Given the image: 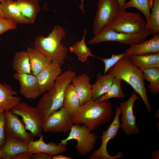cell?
I'll return each mask as SVG.
<instances>
[{
	"label": "cell",
	"instance_id": "obj_1",
	"mask_svg": "<svg viewBox=\"0 0 159 159\" xmlns=\"http://www.w3.org/2000/svg\"><path fill=\"white\" fill-rule=\"evenodd\" d=\"M112 114L110 102L107 100L98 102L92 99L81 105L74 114L72 122L82 124L91 132L110 121Z\"/></svg>",
	"mask_w": 159,
	"mask_h": 159
},
{
	"label": "cell",
	"instance_id": "obj_2",
	"mask_svg": "<svg viewBox=\"0 0 159 159\" xmlns=\"http://www.w3.org/2000/svg\"><path fill=\"white\" fill-rule=\"evenodd\" d=\"M76 76V73L71 70L61 73L52 87L40 98L36 107L43 120L62 107L66 90Z\"/></svg>",
	"mask_w": 159,
	"mask_h": 159
},
{
	"label": "cell",
	"instance_id": "obj_3",
	"mask_svg": "<svg viewBox=\"0 0 159 159\" xmlns=\"http://www.w3.org/2000/svg\"><path fill=\"white\" fill-rule=\"evenodd\" d=\"M108 72L129 84L141 98L148 112H150L151 107L147 97L148 91L145 86L143 72L131 62L127 56L121 58Z\"/></svg>",
	"mask_w": 159,
	"mask_h": 159
},
{
	"label": "cell",
	"instance_id": "obj_4",
	"mask_svg": "<svg viewBox=\"0 0 159 159\" xmlns=\"http://www.w3.org/2000/svg\"><path fill=\"white\" fill-rule=\"evenodd\" d=\"M64 29L59 25H55L46 37L39 35L35 38L34 48L52 62L62 64L68 54V49L61 43L65 37Z\"/></svg>",
	"mask_w": 159,
	"mask_h": 159
},
{
	"label": "cell",
	"instance_id": "obj_5",
	"mask_svg": "<svg viewBox=\"0 0 159 159\" xmlns=\"http://www.w3.org/2000/svg\"><path fill=\"white\" fill-rule=\"evenodd\" d=\"M150 34L145 30L137 33L117 32L113 30L110 26H107L91 39L88 43L95 45L105 42H113L131 46L144 41Z\"/></svg>",
	"mask_w": 159,
	"mask_h": 159
},
{
	"label": "cell",
	"instance_id": "obj_6",
	"mask_svg": "<svg viewBox=\"0 0 159 159\" xmlns=\"http://www.w3.org/2000/svg\"><path fill=\"white\" fill-rule=\"evenodd\" d=\"M67 137L61 140L63 144H67L69 141L75 140L77 141L75 148L78 154L85 156L94 149L97 141L98 136L95 133L91 132L85 125H72Z\"/></svg>",
	"mask_w": 159,
	"mask_h": 159
},
{
	"label": "cell",
	"instance_id": "obj_7",
	"mask_svg": "<svg viewBox=\"0 0 159 159\" xmlns=\"http://www.w3.org/2000/svg\"><path fill=\"white\" fill-rule=\"evenodd\" d=\"M146 24L140 14L120 10L109 26L117 32L133 34L144 31Z\"/></svg>",
	"mask_w": 159,
	"mask_h": 159
},
{
	"label": "cell",
	"instance_id": "obj_8",
	"mask_svg": "<svg viewBox=\"0 0 159 159\" xmlns=\"http://www.w3.org/2000/svg\"><path fill=\"white\" fill-rule=\"evenodd\" d=\"M97 7L92 24L94 36L110 25L120 8L117 0H98Z\"/></svg>",
	"mask_w": 159,
	"mask_h": 159
},
{
	"label": "cell",
	"instance_id": "obj_9",
	"mask_svg": "<svg viewBox=\"0 0 159 159\" xmlns=\"http://www.w3.org/2000/svg\"><path fill=\"white\" fill-rule=\"evenodd\" d=\"M10 110L21 117L26 130L34 137H38L42 134L43 120L36 107L20 102Z\"/></svg>",
	"mask_w": 159,
	"mask_h": 159
},
{
	"label": "cell",
	"instance_id": "obj_10",
	"mask_svg": "<svg viewBox=\"0 0 159 159\" xmlns=\"http://www.w3.org/2000/svg\"><path fill=\"white\" fill-rule=\"evenodd\" d=\"M121 115L120 108L119 106L117 107L113 120L107 130L102 132L100 146L97 150L93 152L90 157V159H117L122 158L123 155L121 152L120 151L117 155L113 156L109 154L107 150L108 142L117 135L119 129L121 128Z\"/></svg>",
	"mask_w": 159,
	"mask_h": 159
},
{
	"label": "cell",
	"instance_id": "obj_11",
	"mask_svg": "<svg viewBox=\"0 0 159 159\" xmlns=\"http://www.w3.org/2000/svg\"><path fill=\"white\" fill-rule=\"evenodd\" d=\"M72 115L64 107L54 111L43 120L45 132H67L73 125Z\"/></svg>",
	"mask_w": 159,
	"mask_h": 159
},
{
	"label": "cell",
	"instance_id": "obj_12",
	"mask_svg": "<svg viewBox=\"0 0 159 159\" xmlns=\"http://www.w3.org/2000/svg\"><path fill=\"white\" fill-rule=\"evenodd\" d=\"M4 130L6 138H11L29 143L34 136L26 131L18 116L11 110L5 112Z\"/></svg>",
	"mask_w": 159,
	"mask_h": 159
},
{
	"label": "cell",
	"instance_id": "obj_13",
	"mask_svg": "<svg viewBox=\"0 0 159 159\" xmlns=\"http://www.w3.org/2000/svg\"><path fill=\"white\" fill-rule=\"evenodd\" d=\"M140 98L134 91L127 100L120 104L119 107L122 115L121 128L127 135L139 133V130L136 123V117L134 114L133 108L135 102Z\"/></svg>",
	"mask_w": 159,
	"mask_h": 159
},
{
	"label": "cell",
	"instance_id": "obj_14",
	"mask_svg": "<svg viewBox=\"0 0 159 159\" xmlns=\"http://www.w3.org/2000/svg\"><path fill=\"white\" fill-rule=\"evenodd\" d=\"M62 65L57 62H52L36 75L40 95L45 93L54 85L61 74Z\"/></svg>",
	"mask_w": 159,
	"mask_h": 159
},
{
	"label": "cell",
	"instance_id": "obj_15",
	"mask_svg": "<svg viewBox=\"0 0 159 159\" xmlns=\"http://www.w3.org/2000/svg\"><path fill=\"white\" fill-rule=\"evenodd\" d=\"M14 78L20 85L19 92L24 97L35 99L40 95L38 83L36 76L31 74L15 72Z\"/></svg>",
	"mask_w": 159,
	"mask_h": 159
},
{
	"label": "cell",
	"instance_id": "obj_16",
	"mask_svg": "<svg viewBox=\"0 0 159 159\" xmlns=\"http://www.w3.org/2000/svg\"><path fill=\"white\" fill-rule=\"evenodd\" d=\"M44 137L42 134L39 136L38 140L30 142L29 143L28 151L32 154L43 152L53 156L63 153L67 150V144L52 142L47 143L44 142Z\"/></svg>",
	"mask_w": 159,
	"mask_h": 159
},
{
	"label": "cell",
	"instance_id": "obj_17",
	"mask_svg": "<svg viewBox=\"0 0 159 159\" xmlns=\"http://www.w3.org/2000/svg\"><path fill=\"white\" fill-rule=\"evenodd\" d=\"M80 101L81 106L92 99V87L89 76L85 73L76 76L72 83Z\"/></svg>",
	"mask_w": 159,
	"mask_h": 159
},
{
	"label": "cell",
	"instance_id": "obj_18",
	"mask_svg": "<svg viewBox=\"0 0 159 159\" xmlns=\"http://www.w3.org/2000/svg\"><path fill=\"white\" fill-rule=\"evenodd\" d=\"M159 52V34L140 43L130 46L125 51L127 56L141 55Z\"/></svg>",
	"mask_w": 159,
	"mask_h": 159
},
{
	"label": "cell",
	"instance_id": "obj_19",
	"mask_svg": "<svg viewBox=\"0 0 159 159\" xmlns=\"http://www.w3.org/2000/svg\"><path fill=\"white\" fill-rule=\"evenodd\" d=\"M29 143L15 139L6 138L0 148L1 158L14 159L18 154L28 150Z\"/></svg>",
	"mask_w": 159,
	"mask_h": 159
},
{
	"label": "cell",
	"instance_id": "obj_20",
	"mask_svg": "<svg viewBox=\"0 0 159 159\" xmlns=\"http://www.w3.org/2000/svg\"><path fill=\"white\" fill-rule=\"evenodd\" d=\"M17 94L11 86L0 82V110L9 111L19 104L21 99Z\"/></svg>",
	"mask_w": 159,
	"mask_h": 159
},
{
	"label": "cell",
	"instance_id": "obj_21",
	"mask_svg": "<svg viewBox=\"0 0 159 159\" xmlns=\"http://www.w3.org/2000/svg\"><path fill=\"white\" fill-rule=\"evenodd\" d=\"M0 7L4 14L6 19L16 24H30L28 20L21 12L16 1L12 0L0 2Z\"/></svg>",
	"mask_w": 159,
	"mask_h": 159
},
{
	"label": "cell",
	"instance_id": "obj_22",
	"mask_svg": "<svg viewBox=\"0 0 159 159\" xmlns=\"http://www.w3.org/2000/svg\"><path fill=\"white\" fill-rule=\"evenodd\" d=\"M26 51L29 58L32 73L35 76L52 62L34 47H29Z\"/></svg>",
	"mask_w": 159,
	"mask_h": 159
},
{
	"label": "cell",
	"instance_id": "obj_23",
	"mask_svg": "<svg viewBox=\"0 0 159 159\" xmlns=\"http://www.w3.org/2000/svg\"><path fill=\"white\" fill-rule=\"evenodd\" d=\"M38 0H17L16 4L23 15L30 24H33L40 11Z\"/></svg>",
	"mask_w": 159,
	"mask_h": 159
},
{
	"label": "cell",
	"instance_id": "obj_24",
	"mask_svg": "<svg viewBox=\"0 0 159 159\" xmlns=\"http://www.w3.org/2000/svg\"><path fill=\"white\" fill-rule=\"evenodd\" d=\"M127 56L131 62L141 70L159 67V52Z\"/></svg>",
	"mask_w": 159,
	"mask_h": 159
},
{
	"label": "cell",
	"instance_id": "obj_25",
	"mask_svg": "<svg viewBox=\"0 0 159 159\" xmlns=\"http://www.w3.org/2000/svg\"><path fill=\"white\" fill-rule=\"evenodd\" d=\"M115 76L111 73L99 75L92 85V99L96 100L108 90Z\"/></svg>",
	"mask_w": 159,
	"mask_h": 159
},
{
	"label": "cell",
	"instance_id": "obj_26",
	"mask_svg": "<svg viewBox=\"0 0 159 159\" xmlns=\"http://www.w3.org/2000/svg\"><path fill=\"white\" fill-rule=\"evenodd\" d=\"M12 64L13 69L16 73H32L29 58L26 50L16 52L14 56Z\"/></svg>",
	"mask_w": 159,
	"mask_h": 159
},
{
	"label": "cell",
	"instance_id": "obj_27",
	"mask_svg": "<svg viewBox=\"0 0 159 159\" xmlns=\"http://www.w3.org/2000/svg\"><path fill=\"white\" fill-rule=\"evenodd\" d=\"M87 33V29H85L82 39L75 43L69 47L70 51L75 54L77 56L79 61L85 62L87 60L89 57L97 58L94 55L90 48L87 46L85 39Z\"/></svg>",
	"mask_w": 159,
	"mask_h": 159
},
{
	"label": "cell",
	"instance_id": "obj_28",
	"mask_svg": "<svg viewBox=\"0 0 159 159\" xmlns=\"http://www.w3.org/2000/svg\"><path fill=\"white\" fill-rule=\"evenodd\" d=\"M80 106L79 98L71 84L65 91L62 107L72 115Z\"/></svg>",
	"mask_w": 159,
	"mask_h": 159
},
{
	"label": "cell",
	"instance_id": "obj_29",
	"mask_svg": "<svg viewBox=\"0 0 159 159\" xmlns=\"http://www.w3.org/2000/svg\"><path fill=\"white\" fill-rule=\"evenodd\" d=\"M150 17L145 30L153 36L159 34V0H153Z\"/></svg>",
	"mask_w": 159,
	"mask_h": 159
},
{
	"label": "cell",
	"instance_id": "obj_30",
	"mask_svg": "<svg viewBox=\"0 0 159 159\" xmlns=\"http://www.w3.org/2000/svg\"><path fill=\"white\" fill-rule=\"evenodd\" d=\"M153 4V0H130L120 7V10H126L130 7L136 8L143 14L147 21L149 18Z\"/></svg>",
	"mask_w": 159,
	"mask_h": 159
},
{
	"label": "cell",
	"instance_id": "obj_31",
	"mask_svg": "<svg viewBox=\"0 0 159 159\" xmlns=\"http://www.w3.org/2000/svg\"><path fill=\"white\" fill-rule=\"evenodd\" d=\"M121 80L115 77L107 91L95 101L101 102L112 98H124L125 95L121 87Z\"/></svg>",
	"mask_w": 159,
	"mask_h": 159
},
{
	"label": "cell",
	"instance_id": "obj_32",
	"mask_svg": "<svg viewBox=\"0 0 159 159\" xmlns=\"http://www.w3.org/2000/svg\"><path fill=\"white\" fill-rule=\"evenodd\" d=\"M144 80L149 82L148 88L153 94L159 92V67H153L141 70Z\"/></svg>",
	"mask_w": 159,
	"mask_h": 159
},
{
	"label": "cell",
	"instance_id": "obj_33",
	"mask_svg": "<svg viewBox=\"0 0 159 159\" xmlns=\"http://www.w3.org/2000/svg\"><path fill=\"white\" fill-rule=\"evenodd\" d=\"M125 53L118 54H113L109 58H102L97 57L104 63L105 68L104 74L108 72L109 69L116 64L121 58L125 56Z\"/></svg>",
	"mask_w": 159,
	"mask_h": 159
},
{
	"label": "cell",
	"instance_id": "obj_34",
	"mask_svg": "<svg viewBox=\"0 0 159 159\" xmlns=\"http://www.w3.org/2000/svg\"><path fill=\"white\" fill-rule=\"evenodd\" d=\"M17 24L6 18L0 19V35L10 30L15 29ZM0 37V41L1 40Z\"/></svg>",
	"mask_w": 159,
	"mask_h": 159
},
{
	"label": "cell",
	"instance_id": "obj_35",
	"mask_svg": "<svg viewBox=\"0 0 159 159\" xmlns=\"http://www.w3.org/2000/svg\"><path fill=\"white\" fill-rule=\"evenodd\" d=\"M5 112L0 110V148L6 139L4 130Z\"/></svg>",
	"mask_w": 159,
	"mask_h": 159
},
{
	"label": "cell",
	"instance_id": "obj_36",
	"mask_svg": "<svg viewBox=\"0 0 159 159\" xmlns=\"http://www.w3.org/2000/svg\"><path fill=\"white\" fill-rule=\"evenodd\" d=\"M52 156L43 152H39L33 154L31 159H51Z\"/></svg>",
	"mask_w": 159,
	"mask_h": 159
},
{
	"label": "cell",
	"instance_id": "obj_37",
	"mask_svg": "<svg viewBox=\"0 0 159 159\" xmlns=\"http://www.w3.org/2000/svg\"><path fill=\"white\" fill-rule=\"evenodd\" d=\"M33 154L28 151L16 155L14 159H31Z\"/></svg>",
	"mask_w": 159,
	"mask_h": 159
},
{
	"label": "cell",
	"instance_id": "obj_38",
	"mask_svg": "<svg viewBox=\"0 0 159 159\" xmlns=\"http://www.w3.org/2000/svg\"><path fill=\"white\" fill-rule=\"evenodd\" d=\"M53 159H71L70 157L66 156L63 155L59 154L56 155L52 157Z\"/></svg>",
	"mask_w": 159,
	"mask_h": 159
},
{
	"label": "cell",
	"instance_id": "obj_39",
	"mask_svg": "<svg viewBox=\"0 0 159 159\" xmlns=\"http://www.w3.org/2000/svg\"><path fill=\"white\" fill-rule=\"evenodd\" d=\"M159 151L158 150L154 151L151 152L152 158L153 159H158Z\"/></svg>",
	"mask_w": 159,
	"mask_h": 159
},
{
	"label": "cell",
	"instance_id": "obj_40",
	"mask_svg": "<svg viewBox=\"0 0 159 159\" xmlns=\"http://www.w3.org/2000/svg\"><path fill=\"white\" fill-rule=\"evenodd\" d=\"M84 0H81V4L79 6V9L81 11L82 13L84 14L85 12L84 8Z\"/></svg>",
	"mask_w": 159,
	"mask_h": 159
},
{
	"label": "cell",
	"instance_id": "obj_41",
	"mask_svg": "<svg viewBox=\"0 0 159 159\" xmlns=\"http://www.w3.org/2000/svg\"><path fill=\"white\" fill-rule=\"evenodd\" d=\"M120 7L126 2L127 0H117Z\"/></svg>",
	"mask_w": 159,
	"mask_h": 159
},
{
	"label": "cell",
	"instance_id": "obj_42",
	"mask_svg": "<svg viewBox=\"0 0 159 159\" xmlns=\"http://www.w3.org/2000/svg\"><path fill=\"white\" fill-rule=\"evenodd\" d=\"M5 18L4 12L0 7V19Z\"/></svg>",
	"mask_w": 159,
	"mask_h": 159
},
{
	"label": "cell",
	"instance_id": "obj_43",
	"mask_svg": "<svg viewBox=\"0 0 159 159\" xmlns=\"http://www.w3.org/2000/svg\"><path fill=\"white\" fill-rule=\"evenodd\" d=\"M12 0H0V2H4L6 1H12Z\"/></svg>",
	"mask_w": 159,
	"mask_h": 159
},
{
	"label": "cell",
	"instance_id": "obj_44",
	"mask_svg": "<svg viewBox=\"0 0 159 159\" xmlns=\"http://www.w3.org/2000/svg\"><path fill=\"white\" fill-rule=\"evenodd\" d=\"M1 158V152L0 149V159Z\"/></svg>",
	"mask_w": 159,
	"mask_h": 159
},
{
	"label": "cell",
	"instance_id": "obj_45",
	"mask_svg": "<svg viewBox=\"0 0 159 159\" xmlns=\"http://www.w3.org/2000/svg\"><path fill=\"white\" fill-rule=\"evenodd\" d=\"M38 0L39 1H41L43 0Z\"/></svg>",
	"mask_w": 159,
	"mask_h": 159
}]
</instances>
